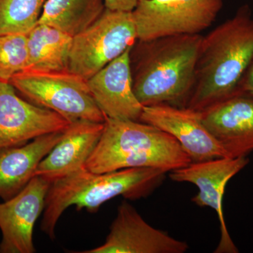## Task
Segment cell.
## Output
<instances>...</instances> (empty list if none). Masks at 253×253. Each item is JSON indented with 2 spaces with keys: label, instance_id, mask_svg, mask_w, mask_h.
Here are the masks:
<instances>
[{
  "label": "cell",
  "instance_id": "1",
  "mask_svg": "<svg viewBox=\"0 0 253 253\" xmlns=\"http://www.w3.org/2000/svg\"><path fill=\"white\" fill-rule=\"evenodd\" d=\"M253 58L252 11L244 4L203 38L186 107L201 112L236 94Z\"/></svg>",
  "mask_w": 253,
  "mask_h": 253
},
{
  "label": "cell",
  "instance_id": "2",
  "mask_svg": "<svg viewBox=\"0 0 253 253\" xmlns=\"http://www.w3.org/2000/svg\"><path fill=\"white\" fill-rule=\"evenodd\" d=\"M203 38L200 34L180 35L134 44L130 51L133 89L144 107H186Z\"/></svg>",
  "mask_w": 253,
  "mask_h": 253
},
{
  "label": "cell",
  "instance_id": "3",
  "mask_svg": "<svg viewBox=\"0 0 253 253\" xmlns=\"http://www.w3.org/2000/svg\"><path fill=\"white\" fill-rule=\"evenodd\" d=\"M167 172L157 168H127L113 172L94 173L85 168L55 181L46 194L42 230L50 239L66 209L76 206L81 211H99L104 203L117 196L136 201L152 194L162 184Z\"/></svg>",
  "mask_w": 253,
  "mask_h": 253
},
{
  "label": "cell",
  "instance_id": "4",
  "mask_svg": "<svg viewBox=\"0 0 253 253\" xmlns=\"http://www.w3.org/2000/svg\"><path fill=\"white\" fill-rule=\"evenodd\" d=\"M191 163L177 141L159 128L140 121L106 118L84 168L94 173L138 168L169 172Z\"/></svg>",
  "mask_w": 253,
  "mask_h": 253
},
{
  "label": "cell",
  "instance_id": "5",
  "mask_svg": "<svg viewBox=\"0 0 253 253\" xmlns=\"http://www.w3.org/2000/svg\"><path fill=\"white\" fill-rule=\"evenodd\" d=\"M9 83L33 104L57 113L70 123L106 121L87 81L71 71L26 70L15 75Z\"/></svg>",
  "mask_w": 253,
  "mask_h": 253
},
{
  "label": "cell",
  "instance_id": "6",
  "mask_svg": "<svg viewBox=\"0 0 253 253\" xmlns=\"http://www.w3.org/2000/svg\"><path fill=\"white\" fill-rule=\"evenodd\" d=\"M138 41L132 11L106 9L89 27L73 38L69 71L86 81Z\"/></svg>",
  "mask_w": 253,
  "mask_h": 253
},
{
  "label": "cell",
  "instance_id": "7",
  "mask_svg": "<svg viewBox=\"0 0 253 253\" xmlns=\"http://www.w3.org/2000/svg\"><path fill=\"white\" fill-rule=\"evenodd\" d=\"M222 6V0H141L132 11L138 41L200 34Z\"/></svg>",
  "mask_w": 253,
  "mask_h": 253
},
{
  "label": "cell",
  "instance_id": "8",
  "mask_svg": "<svg viewBox=\"0 0 253 253\" xmlns=\"http://www.w3.org/2000/svg\"><path fill=\"white\" fill-rule=\"evenodd\" d=\"M249 163L248 157H224L191 163L169 172V177L177 182H189L199 191L191 201L199 207H209L217 212L220 226V240L214 253H238L231 239L223 213V197L226 186L233 176Z\"/></svg>",
  "mask_w": 253,
  "mask_h": 253
},
{
  "label": "cell",
  "instance_id": "9",
  "mask_svg": "<svg viewBox=\"0 0 253 253\" xmlns=\"http://www.w3.org/2000/svg\"><path fill=\"white\" fill-rule=\"evenodd\" d=\"M70 123L57 113L21 99L12 84L0 81V149L64 130Z\"/></svg>",
  "mask_w": 253,
  "mask_h": 253
},
{
  "label": "cell",
  "instance_id": "10",
  "mask_svg": "<svg viewBox=\"0 0 253 253\" xmlns=\"http://www.w3.org/2000/svg\"><path fill=\"white\" fill-rule=\"evenodd\" d=\"M139 121L170 134L192 163L229 157L205 126L200 111L168 104L145 106Z\"/></svg>",
  "mask_w": 253,
  "mask_h": 253
},
{
  "label": "cell",
  "instance_id": "11",
  "mask_svg": "<svg viewBox=\"0 0 253 253\" xmlns=\"http://www.w3.org/2000/svg\"><path fill=\"white\" fill-rule=\"evenodd\" d=\"M189 245L148 224L127 200L118 206L106 242L82 253H184Z\"/></svg>",
  "mask_w": 253,
  "mask_h": 253
},
{
  "label": "cell",
  "instance_id": "12",
  "mask_svg": "<svg viewBox=\"0 0 253 253\" xmlns=\"http://www.w3.org/2000/svg\"><path fill=\"white\" fill-rule=\"evenodd\" d=\"M51 183L35 176L17 195L0 204V253H34L33 230Z\"/></svg>",
  "mask_w": 253,
  "mask_h": 253
},
{
  "label": "cell",
  "instance_id": "13",
  "mask_svg": "<svg viewBox=\"0 0 253 253\" xmlns=\"http://www.w3.org/2000/svg\"><path fill=\"white\" fill-rule=\"evenodd\" d=\"M203 122L230 158L253 151V94L238 92L201 111Z\"/></svg>",
  "mask_w": 253,
  "mask_h": 253
},
{
  "label": "cell",
  "instance_id": "14",
  "mask_svg": "<svg viewBox=\"0 0 253 253\" xmlns=\"http://www.w3.org/2000/svg\"><path fill=\"white\" fill-rule=\"evenodd\" d=\"M129 48L87 81L98 107L107 118L140 121L144 106L133 89Z\"/></svg>",
  "mask_w": 253,
  "mask_h": 253
},
{
  "label": "cell",
  "instance_id": "15",
  "mask_svg": "<svg viewBox=\"0 0 253 253\" xmlns=\"http://www.w3.org/2000/svg\"><path fill=\"white\" fill-rule=\"evenodd\" d=\"M104 123L83 120L70 123L61 140L40 163L35 176L52 184L84 168L101 137Z\"/></svg>",
  "mask_w": 253,
  "mask_h": 253
},
{
  "label": "cell",
  "instance_id": "16",
  "mask_svg": "<svg viewBox=\"0 0 253 253\" xmlns=\"http://www.w3.org/2000/svg\"><path fill=\"white\" fill-rule=\"evenodd\" d=\"M63 132L49 133L21 146L0 149L1 199H11L27 186L40 163L61 140Z\"/></svg>",
  "mask_w": 253,
  "mask_h": 253
},
{
  "label": "cell",
  "instance_id": "17",
  "mask_svg": "<svg viewBox=\"0 0 253 253\" xmlns=\"http://www.w3.org/2000/svg\"><path fill=\"white\" fill-rule=\"evenodd\" d=\"M27 37L29 59L26 70L69 71L73 37L44 23H38Z\"/></svg>",
  "mask_w": 253,
  "mask_h": 253
},
{
  "label": "cell",
  "instance_id": "18",
  "mask_svg": "<svg viewBox=\"0 0 253 253\" xmlns=\"http://www.w3.org/2000/svg\"><path fill=\"white\" fill-rule=\"evenodd\" d=\"M104 0H46L38 23H44L74 37L102 15Z\"/></svg>",
  "mask_w": 253,
  "mask_h": 253
},
{
  "label": "cell",
  "instance_id": "19",
  "mask_svg": "<svg viewBox=\"0 0 253 253\" xmlns=\"http://www.w3.org/2000/svg\"><path fill=\"white\" fill-rule=\"evenodd\" d=\"M46 0H0V36L28 34L39 22Z\"/></svg>",
  "mask_w": 253,
  "mask_h": 253
},
{
  "label": "cell",
  "instance_id": "20",
  "mask_svg": "<svg viewBox=\"0 0 253 253\" xmlns=\"http://www.w3.org/2000/svg\"><path fill=\"white\" fill-rule=\"evenodd\" d=\"M28 59L27 34L0 36V81L9 83L15 75L27 69Z\"/></svg>",
  "mask_w": 253,
  "mask_h": 253
},
{
  "label": "cell",
  "instance_id": "21",
  "mask_svg": "<svg viewBox=\"0 0 253 253\" xmlns=\"http://www.w3.org/2000/svg\"><path fill=\"white\" fill-rule=\"evenodd\" d=\"M141 0H104L106 9L111 11L131 12Z\"/></svg>",
  "mask_w": 253,
  "mask_h": 253
},
{
  "label": "cell",
  "instance_id": "22",
  "mask_svg": "<svg viewBox=\"0 0 253 253\" xmlns=\"http://www.w3.org/2000/svg\"><path fill=\"white\" fill-rule=\"evenodd\" d=\"M237 92H247L253 94V58L240 81Z\"/></svg>",
  "mask_w": 253,
  "mask_h": 253
}]
</instances>
